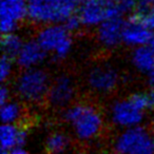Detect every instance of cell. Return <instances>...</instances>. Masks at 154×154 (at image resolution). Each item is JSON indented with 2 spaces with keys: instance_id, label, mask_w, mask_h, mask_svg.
I'll use <instances>...</instances> for the list:
<instances>
[{
  "instance_id": "6da1fadb",
  "label": "cell",
  "mask_w": 154,
  "mask_h": 154,
  "mask_svg": "<svg viewBox=\"0 0 154 154\" xmlns=\"http://www.w3.org/2000/svg\"><path fill=\"white\" fill-rule=\"evenodd\" d=\"M63 119L77 140L82 143L96 140L105 128V118L101 111L87 101L74 103L64 109Z\"/></svg>"
},
{
  "instance_id": "7a4b0ae2",
  "label": "cell",
  "mask_w": 154,
  "mask_h": 154,
  "mask_svg": "<svg viewBox=\"0 0 154 154\" xmlns=\"http://www.w3.org/2000/svg\"><path fill=\"white\" fill-rule=\"evenodd\" d=\"M154 110L151 92H135L128 97L116 99L109 109L111 122L120 130L141 126L147 113Z\"/></svg>"
},
{
  "instance_id": "3957f363",
  "label": "cell",
  "mask_w": 154,
  "mask_h": 154,
  "mask_svg": "<svg viewBox=\"0 0 154 154\" xmlns=\"http://www.w3.org/2000/svg\"><path fill=\"white\" fill-rule=\"evenodd\" d=\"M28 19L38 26L64 24L78 11L80 0H26Z\"/></svg>"
},
{
  "instance_id": "277c9868",
  "label": "cell",
  "mask_w": 154,
  "mask_h": 154,
  "mask_svg": "<svg viewBox=\"0 0 154 154\" xmlns=\"http://www.w3.org/2000/svg\"><path fill=\"white\" fill-rule=\"evenodd\" d=\"M51 82L49 74L40 68L22 70L15 80L16 94L24 103H40L47 100Z\"/></svg>"
},
{
  "instance_id": "5b68a950",
  "label": "cell",
  "mask_w": 154,
  "mask_h": 154,
  "mask_svg": "<svg viewBox=\"0 0 154 154\" xmlns=\"http://www.w3.org/2000/svg\"><path fill=\"white\" fill-rule=\"evenodd\" d=\"M35 39L47 55H52L56 59L66 58L73 48L72 32L64 24L56 23L41 26Z\"/></svg>"
},
{
  "instance_id": "8992f818",
  "label": "cell",
  "mask_w": 154,
  "mask_h": 154,
  "mask_svg": "<svg viewBox=\"0 0 154 154\" xmlns=\"http://www.w3.org/2000/svg\"><path fill=\"white\" fill-rule=\"evenodd\" d=\"M113 150L118 154H154V132L143 126L120 130Z\"/></svg>"
},
{
  "instance_id": "52a82bcc",
  "label": "cell",
  "mask_w": 154,
  "mask_h": 154,
  "mask_svg": "<svg viewBox=\"0 0 154 154\" xmlns=\"http://www.w3.org/2000/svg\"><path fill=\"white\" fill-rule=\"evenodd\" d=\"M119 73L111 64L101 63L89 70L87 85L92 92L97 94H110L116 90L119 84Z\"/></svg>"
},
{
  "instance_id": "ba28073f",
  "label": "cell",
  "mask_w": 154,
  "mask_h": 154,
  "mask_svg": "<svg viewBox=\"0 0 154 154\" xmlns=\"http://www.w3.org/2000/svg\"><path fill=\"white\" fill-rule=\"evenodd\" d=\"M76 96V84L68 74H60L51 82L47 100L57 109H66Z\"/></svg>"
},
{
  "instance_id": "9c48e42d",
  "label": "cell",
  "mask_w": 154,
  "mask_h": 154,
  "mask_svg": "<svg viewBox=\"0 0 154 154\" xmlns=\"http://www.w3.org/2000/svg\"><path fill=\"white\" fill-rule=\"evenodd\" d=\"M28 18L26 0H1L0 28L3 35L14 33Z\"/></svg>"
},
{
  "instance_id": "30bf717a",
  "label": "cell",
  "mask_w": 154,
  "mask_h": 154,
  "mask_svg": "<svg viewBox=\"0 0 154 154\" xmlns=\"http://www.w3.org/2000/svg\"><path fill=\"white\" fill-rule=\"evenodd\" d=\"M151 29L140 15L133 16L125 21L122 32V43L133 49L147 45L153 37Z\"/></svg>"
},
{
  "instance_id": "8fae6325",
  "label": "cell",
  "mask_w": 154,
  "mask_h": 154,
  "mask_svg": "<svg viewBox=\"0 0 154 154\" xmlns=\"http://www.w3.org/2000/svg\"><path fill=\"white\" fill-rule=\"evenodd\" d=\"M76 15L82 26L97 29L109 18L108 0H80Z\"/></svg>"
},
{
  "instance_id": "7c38bea8",
  "label": "cell",
  "mask_w": 154,
  "mask_h": 154,
  "mask_svg": "<svg viewBox=\"0 0 154 154\" xmlns=\"http://www.w3.org/2000/svg\"><path fill=\"white\" fill-rule=\"evenodd\" d=\"M125 21L119 17L107 18L96 29L97 42L106 50L115 49L122 42Z\"/></svg>"
},
{
  "instance_id": "4fadbf2b",
  "label": "cell",
  "mask_w": 154,
  "mask_h": 154,
  "mask_svg": "<svg viewBox=\"0 0 154 154\" xmlns=\"http://www.w3.org/2000/svg\"><path fill=\"white\" fill-rule=\"evenodd\" d=\"M45 57L47 53L43 51L36 39H29L24 41L19 54L15 58V61L22 70H28L39 68V66L45 61Z\"/></svg>"
},
{
  "instance_id": "5bb4252c",
  "label": "cell",
  "mask_w": 154,
  "mask_h": 154,
  "mask_svg": "<svg viewBox=\"0 0 154 154\" xmlns=\"http://www.w3.org/2000/svg\"><path fill=\"white\" fill-rule=\"evenodd\" d=\"M28 140V131L19 125H3L0 128L1 151L9 152L16 148L23 147Z\"/></svg>"
},
{
  "instance_id": "9a60e30c",
  "label": "cell",
  "mask_w": 154,
  "mask_h": 154,
  "mask_svg": "<svg viewBox=\"0 0 154 154\" xmlns=\"http://www.w3.org/2000/svg\"><path fill=\"white\" fill-rule=\"evenodd\" d=\"M131 63L138 72L152 74L154 72V52L149 45L133 49L131 54Z\"/></svg>"
},
{
  "instance_id": "2e32d148",
  "label": "cell",
  "mask_w": 154,
  "mask_h": 154,
  "mask_svg": "<svg viewBox=\"0 0 154 154\" xmlns=\"http://www.w3.org/2000/svg\"><path fill=\"white\" fill-rule=\"evenodd\" d=\"M23 113L21 103L13 99L1 105L0 108V118L3 125H19V122L23 117Z\"/></svg>"
},
{
  "instance_id": "e0dca14e",
  "label": "cell",
  "mask_w": 154,
  "mask_h": 154,
  "mask_svg": "<svg viewBox=\"0 0 154 154\" xmlns=\"http://www.w3.org/2000/svg\"><path fill=\"white\" fill-rule=\"evenodd\" d=\"M70 146V138L66 133L56 131L48 136L45 140V150L49 154H62Z\"/></svg>"
},
{
  "instance_id": "ac0fdd59",
  "label": "cell",
  "mask_w": 154,
  "mask_h": 154,
  "mask_svg": "<svg viewBox=\"0 0 154 154\" xmlns=\"http://www.w3.org/2000/svg\"><path fill=\"white\" fill-rule=\"evenodd\" d=\"M23 43L24 40L21 38V36L15 32L3 35L1 40V49H2L3 55L15 59L19 54Z\"/></svg>"
},
{
  "instance_id": "d6986e66",
  "label": "cell",
  "mask_w": 154,
  "mask_h": 154,
  "mask_svg": "<svg viewBox=\"0 0 154 154\" xmlns=\"http://www.w3.org/2000/svg\"><path fill=\"white\" fill-rule=\"evenodd\" d=\"M137 0H108L109 7V18L119 17L129 14L135 9Z\"/></svg>"
},
{
  "instance_id": "ffe728a7",
  "label": "cell",
  "mask_w": 154,
  "mask_h": 154,
  "mask_svg": "<svg viewBox=\"0 0 154 154\" xmlns=\"http://www.w3.org/2000/svg\"><path fill=\"white\" fill-rule=\"evenodd\" d=\"M14 71V62L13 59L7 56L2 55L1 62H0V79L2 84H5V82L11 78Z\"/></svg>"
},
{
  "instance_id": "44dd1931",
  "label": "cell",
  "mask_w": 154,
  "mask_h": 154,
  "mask_svg": "<svg viewBox=\"0 0 154 154\" xmlns=\"http://www.w3.org/2000/svg\"><path fill=\"white\" fill-rule=\"evenodd\" d=\"M64 26H66L71 32H74V31H77V30H79L80 28H82V23H80L77 15H75V16H73L72 18H70V19L64 23Z\"/></svg>"
},
{
  "instance_id": "7402d4cb",
  "label": "cell",
  "mask_w": 154,
  "mask_h": 154,
  "mask_svg": "<svg viewBox=\"0 0 154 154\" xmlns=\"http://www.w3.org/2000/svg\"><path fill=\"white\" fill-rule=\"evenodd\" d=\"M9 100H11V90L7 85L2 84L0 89V105H3Z\"/></svg>"
},
{
  "instance_id": "603a6c76",
  "label": "cell",
  "mask_w": 154,
  "mask_h": 154,
  "mask_svg": "<svg viewBox=\"0 0 154 154\" xmlns=\"http://www.w3.org/2000/svg\"><path fill=\"white\" fill-rule=\"evenodd\" d=\"M137 3L146 10L154 8V0H137Z\"/></svg>"
},
{
  "instance_id": "cb8c5ba5",
  "label": "cell",
  "mask_w": 154,
  "mask_h": 154,
  "mask_svg": "<svg viewBox=\"0 0 154 154\" xmlns=\"http://www.w3.org/2000/svg\"><path fill=\"white\" fill-rule=\"evenodd\" d=\"M0 154H30L26 149H23V147H20V148H16V149H13L9 152H5V151H1Z\"/></svg>"
},
{
  "instance_id": "d4e9b609",
  "label": "cell",
  "mask_w": 154,
  "mask_h": 154,
  "mask_svg": "<svg viewBox=\"0 0 154 154\" xmlns=\"http://www.w3.org/2000/svg\"><path fill=\"white\" fill-rule=\"evenodd\" d=\"M149 78H148V86H149V91L153 94L154 96V72L152 74L148 75Z\"/></svg>"
},
{
  "instance_id": "484cf974",
  "label": "cell",
  "mask_w": 154,
  "mask_h": 154,
  "mask_svg": "<svg viewBox=\"0 0 154 154\" xmlns=\"http://www.w3.org/2000/svg\"><path fill=\"white\" fill-rule=\"evenodd\" d=\"M95 154H118V153L114 151V150H101V151L97 152Z\"/></svg>"
},
{
  "instance_id": "4316f807",
  "label": "cell",
  "mask_w": 154,
  "mask_h": 154,
  "mask_svg": "<svg viewBox=\"0 0 154 154\" xmlns=\"http://www.w3.org/2000/svg\"><path fill=\"white\" fill-rule=\"evenodd\" d=\"M148 45H149L150 47H151V49L153 50V52H154V35H153V37H152L151 41H150V42L148 43Z\"/></svg>"
}]
</instances>
